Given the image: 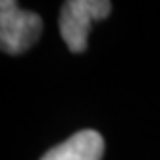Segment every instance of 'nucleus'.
<instances>
[{"mask_svg":"<svg viewBox=\"0 0 160 160\" xmlns=\"http://www.w3.org/2000/svg\"><path fill=\"white\" fill-rule=\"evenodd\" d=\"M42 19L25 12L14 0H0V50L6 54H21L31 48L41 37Z\"/></svg>","mask_w":160,"mask_h":160,"instance_id":"obj_1","label":"nucleus"},{"mask_svg":"<svg viewBox=\"0 0 160 160\" xmlns=\"http://www.w3.org/2000/svg\"><path fill=\"white\" fill-rule=\"evenodd\" d=\"M112 12V4L106 0H68L60 12V35L68 48L79 54L87 48L91 23L104 19Z\"/></svg>","mask_w":160,"mask_h":160,"instance_id":"obj_2","label":"nucleus"},{"mask_svg":"<svg viewBox=\"0 0 160 160\" xmlns=\"http://www.w3.org/2000/svg\"><path fill=\"white\" fill-rule=\"evenodd\" d=\"M104 152V139L95 129H83L68 141L56 145L41 160H100Z\"/></svg>","mask_w":160,"mask_h":160,"instance_id":"obj_3","label":"nucleus"}]
</instances>
